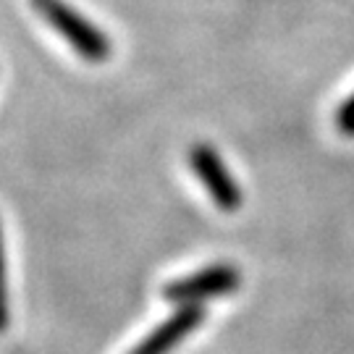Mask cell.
<instances>
[{
    "instance_id": "1",
    "label": "cell",
    "mask_w": 354,
    "mask_h": 354,
    "mask_svg": "<svg viewBox=\"0 0 354 354\" xmlns=\"http://www.w3.org/2000/svg\"><path fill=\"white\" fill-rule=\"evenodd\" d=\"M32 8L48 21V24L61 32V37L74 48L84 61L89 64H102L111 55V39L105 37L95 24H89L87 19L71 6H66L64 0H32Z\"/></svg>"
},
{
    "instance_id": "2",
    "label": "cell",
    "mask_w": 354,
    "mask_h": 354,
    "mask_svg": "<svg viewBox=\"0 0 354 354\" xmlns=\"http://www.w3.org/2000/svg\"><path fill=\"white\" fill-rule=\"evenodd\" d=\"M239 283V270L234 266H228V263H221V266H210L200 270V273H192V276H184V279L165 283L163 297L168 302L200 304L203 299H210V297L231 294Z\"/></svg>"
},
{
    "instance_id": "3",
    "label": "cell",
    "mask_w": 354,
    "mask_h": 354,
    "mask_svg": "<svg viewBox=\"0 0 354 354\" xmlns=\"http://www.w3.org/2000/svg\"><path fill=\"white\" fill-rule=\"evenodd\" d=\"M189 165L192 171L200 176L205 184L207 194L215 200V205L226 213H234L241 207V189L236 187L234 176L226 171V165L221 160V155L207 147V145H197L189 150Z\"/></svg>"
},
{
    "instance_id": "4",
    "label": "cell",
    "mask_w": 354,
    "mask_h": 354,
    "mask_svg": "<svg viewBox=\"0 0 354 354\" xmlns=\"http://www.w3.org/2000/svg\"><path fill=\"white\" fill-rule=\"evenodd\" d=\"M203 317L205 313L200 310V304H184L178 313H174L165 323H160L152 330L150 336H145L129 354H168V349L184 342L192 330L203 323Z\"/></svg>"
},
{
    "instance_id": "5",
    "label": "cell",
    "mask_w": 354,
    "mask_h": 354,
    "mask_svg": "<svg viewBox=\"0 0 354 354\" xmlns=\"http://www.w3.org/2000/svg\"><path fill=\"white\" fill-rule=\"evenodd\" d=\"M11 323L8 310V283H6V254H3V234H0V333Z\"/></svg>"
},
{
    "instance_id": "6",
    "label": "cell",
    "mask_w": 354,
    "mask_h": 354,
    "mask_svg": "<svg viewBox=\"0 0 354 354\" xmlns=\"http://www.w3.org/2000/svg\"><path fill=\"white\" fill-rule=\"evenodd\" d=\"M336 127H339L342 134L354 137V95L339 108V113H336Z\"/></svg>"
}]
</instances>
